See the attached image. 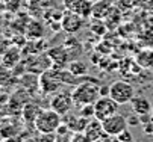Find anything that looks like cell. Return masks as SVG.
<instances>
[{"instance_id": "obj_26", "label": "cell", "mask_w": 153, "mask_h": 142, "mask_svg": "<svg viewBox=\"0 0 153 142\" xmlns=\"http://www.w3.org/2000/svg\"><path fill=\"white\" fill-rule=\"evenodd\" d=\"M9 94H6V92H3L2 89H0V107H3V106H8V103H9Z\"/></svg>"}, {"instance_id": "obj_7", "label": "cell", "mask_w": 153, "mask_h": 142, "mask_svg": "<svg viewBox=\"0 0 153 142\" xmlns=\"http://www.w3.org/2000/svg\"><path fill=\"white\" fill-rule=\"evenodd\" d=\"M61 86H62V82L59 80L55 68H50L42 74H39V91L42 94L53 95L58 91H61Z\"/></svg>"}, {"instance_id": "obj_11", "label": "cell", "mask_w": 153, "mask_h": 142, "mask_svg": "<svg viewBox=\"0 0 153 142\" xmlns=\"http://www.w3.org/2000/svg\"><path fill=\"white\" fill-rule=\"evenodd\" d=\"M64 8L88 18L93 14V0H64Z\"/></svg>"}, {"instance_id": "obj_15", "label": "cell", "mask_w": 153, "mask_h": 142, "mask_svg": "<svg viewBox=\"0 0 153 142\" xmlns=\"http://www.w3.org/2000/svg\"><path fill=\"white\" fill-rule=\"evenodd\" d=\"M62 123L67 124V127H68L73 133H83L90 121H88V118H85V116H82V115L74 116V118L65 115V116H62Z\"/></svg>"}, {"instance_id": "obj_24", "label": "cell", "mask_w": 153, "mask_h": 142, "mask_svg": "<svg viewBox=\"0 0 153 142\" xmlns=\"http://www.w3.org/2000/svg\"><path fill=\"white\" fill-rule=\"evenodd\" d=\"M120 141H123V142H135V138H134V135H132V132L130 130H124V132H121L118 136H117Z\"/></svg>"}, {"instance_id": "obj_33", "label": "cell", "mask_w": 153, "mask_h": 142, "mask_svg": "<svg viewBox=\"0 0 153 142\" xmlns=\"http://www.w3.org/2000/svg\"><path fill=\"white\" fill-rule=\"evenodd\" d=\"M0 2H3V3H6V2H9V0H0Z\"/></svg>"}, {"instance_id": "obj_27", "label": "cell", "mask_w": 153, "mask_h": 142, "mask_svg": "<svg viewBox=\"0 0 153 142\" xmlns=\"http://www.w3.org/2000/svg\"><path fill=\"white\" fill-rule=\"evenodd\" d=\"M2 142H25L23 135H17V136H9V138H3Z\"/></svg>"}, {"instance_id": "obj_19", "label": "cell", "mask_w": 153, "mask_h": 142, "mask_svg": "<svg viewBox=\"0 0 153 142\" xmlns=\"http://www.w3.org/2000/svg\"><path fill=\"white\" fill-rule=\"evenodd\" d=\"M41 109H42V107H39L36 103H30V101H29V103L25 104L23 110H21V116H23V119L26 121V123L33 124L35 119H36V116H38V113L41 112Z\"/></svg>"}, {"instance_id": "obj_34", "label": "cell", "mask_w": 153, "mask_h": 142, "mask_svg": "<svg viewBox=\"0 0 153 142\" xmlns=\"http://www.w3.org/2000/svg\"><path fill=\"white\" fill-rule=\"evenodd\" d=\"M152 115H153V107H152Z\"/></svg>"}, {"instance_id": "obj_2", "label": "cell", "mask_w": 153, "mask_h": 142, "mask_svg": "<svg viewBox=\"0 0 153 142\" xmlns=\"http://www.w3.org/2000/svg\"><path fill=\"white\" fill-rule=\"evenodd\" d=\"M61 124H62V116L56 110L49 107V109H41L33 123V127L38 133H56Z\"/></svg>"}, {"instance_id": "obj_6", "label": "cell", "mask_w": 153, "mask_h": 142, "mask_svg": "<svg viewBox=\"0 0 153 142\" xmlns=\"http://www.w3.org/2000/svg\"><path fill=\"white\" fill-rule=\"evenodd\" d=\"M127 126H129L127 118L120 112H117V113H114L109 118L102 121V127H103L105 133L108 136H111V138H117L121 132H124L127 129Z\"/></svg>"}, {"instance_id": "obj_13", "label": "cell", "mask_w": 153, "mask_h": 142, "mask_svg": "<svg viewBox=\"0 0 153 142\" xmlns=\"http://www.w3.org/2000/svg\"><path fill=\"white\" fill-rule=\"evenodd\" d=\"M112 11H114V8H112L111 0H97V2L93 3L91 17L94 20H103V18H108L109 15H111Z\"/></svg>"}, {"instance_id": "obj_16", "label": "cell", "mask_w": 153, "mask_h": 142, "mask_svg": "<svg viewBox=\"0 0 153 142\" xmlns=\"http://www.w3.org/2000/svg\"><path fill=\"white\" fill-rule=\"evenodd\" d=\"M18 77L15 76L14 70L0 64V89H9L15 83H18Z\"/></svg>"}, {"instance_id": "obj_5", "label": "cell", "mask_w": 153, "mask_h": 142, "mask_svg": "<svg viewBox=\"0 0 153 142\" xmlns=\"http://www.w3.org/2000/svg\"><path fill=\"white\" fill-rule=\"evenodd\" d=\"M73 106H74V101H73L71 91H58L50 98V107L56 110L61 116L68 115Z\"/></svg>"}, {"instance_id": "obj_25", "label": "cell", "mask_w": 153, "mask_h": 142, "mask_svg": "<svg viewBox=\"0 0 153 142\" xmlns=\"http://www.w3.org/2000/svg\"><path fill=\"white\" fill-rule=\"evenodd\" d=\"M11 47V41L8 38L5 36H0V59H2V56L5 54V52Z\"/></svg>"}, {"instance_id": "obj_21", "label": "cell", "mask_w": 153, "mask_h": 142, "mask_svg": "<svg viewBox=\"0 0 153 142\" xmlns=\"http://www.w3.org/2000/svg\"><path fill=\"white\" fill-rule=\"evenodd\" d=\"M74 76H77V77H85V74H86V71H88V68H86V65L82 62V60H77V59H74V60H71V62L68 64V67H67Z\"/></svg>"}, {"instance_id": "obj_9", "label": "cell", "mask_w": 153, "mask_h": 142, "mask_svg": "<svg viewBox=\"0 0 153 142\" xmlns=\"http://www.w3.org/2000/svg\"><path fill=\"white\" fill-rule=\"evenodd\" d=\"M85 20L82 15L73 12V11H68V9H65L64 14H62V18H61V29L64 32H67L70 35H74L77 33L79 30L83 29L85 26Z\"/></svg>"}, {"instance_id": "obj_32", "label": "cell", "mask_w": 153, "mask_h": 142, "mask_svg": "<svg viewBox=\"0 0 153 142\" xmlns=\"http://www.w3.org/2000/svg\"><path fill=\"white\" fill-rule=\"evenodd\" d=\"M25 142H36V139H25Z\"/></svg>"}, {"instance_id": "obj_31", "label": "cell", "mask_w": 153, "mask_h": 142, "mask_svg": "<svg viewBox=\"0 0 153 142\" xmlns=\"http://www.w3.org/2000/svg\"><path fill=\"white\" fill-rule=\"evenodd\" d=\"M108 142H123V141H120L118 138H114V139H109Z\"/></svg>"}, {"instance_id": "obj_30", "label": "cell", "mask_w": 153, "mask_h": 142, "mask_svg": "<svg viewBox=\"0 0 153 142\" xmlns=\"http://www.w3.org/2000/svg\"><path fill=\"white\" fill-rule=\"evenodd\" d=\"M127 124L129 126H138V124H141V118H140V115L138 116H132V118H127Z\"/></svg>"}, {"instance_id": "obj_14", "label": "cell", "mask_w": 153, "mask_h": 142, "mask_svg": "<svg viewBox=\"0 0 153 142\" xmlns=\"http://www.w3.org/2000/svg\"><path fill=\"white\" fill-rule=\"evenodd\" d=\"M18 83H20L21 88L26 89L29 94H33L35 91H39V74L26 71L23 76L20 77Z\"/></svg>"}, {"instance_id": "obj_10", "label": "cell", "mask_w": 153, "mask_h": 142, "mask_svg": "<svg viewBox=\"0 0 153 142\" xmlns=\"http://www.w3.org/2000/svg\"><path fill=\"white\" fill-rule=\"evenodd\" d=\"M47 54L50 56L52 64H53V67H56V68H67L68 64L71 62V54H70L68 49L65 47L64 44L49 49V50H47Z\"/></svg>"}, {"instance_id": "obj_29", "label": "cell", "mask_w": 153, "mask_h": 142, "mask_svg": "<svg viewBox=\"0 0 153 142\" xmlns=\"http://www.w3.org/2000/svg\"><path fill=\"white\" fill-rule=\"evenodd\" d=\"M120 2L124 8H134V6L140 5V0H120Z\"/></svg>"}, {"instance_id": "obj_8", "label": "cell", "mask_w": 153, "mask_h": 142, "mask_svg": "<svg viewBox=\"0 0 153 142\" xmlns=\"http://www.w3.org/2000/svg\"><path fill=\"white\" fill-rule=\"evenodd\" d=\"M23 62L26 65V70L30 71V73H35V74H42L44 71H47L53 67L52 59L47 53L30 54V56H27L26 60H23Z\"/></svg>"}, {"instance_id": "obj_1", "label": "cell", "mask_w": 153, "mask_h": 142, "mask_svg": "<svg viewBox=\"0 0 153 142\" xmlns=\"http://www.w3.org/2000/svg\"><path fill=\"white\" fill-rule=\"evenodd\" d=\"M71 94H73L74 106H77L79 109L86 106V104H94L96 101L102 97L100 85L94 79H83L80 83H77L74 86Z\"/></svg>"}, {"instance_id": "obj_17", "label": "cell", "mask_w": 153, "mask_h": 142, "mask_svg": "<svg viewBox=\"0 0 153 142\" xmlns=\"http://www.w3.org/2000/svg\"><path fill=\"white\" fill-rule=\"evenodd\" d=\"M130 106H132V110H134V113H137V115H149L150 112H152V104H150V101H149V98L147 97H144V95H135L134 98H132V101H130Z\"/></svg>"}, {"instance_id": "obj_12", "label": "cell", "mask_w": 153, "mask_h": 142, "mask_svg": "<svg viewBox=\"0 0 153 142\" xmlns=\"http://www.w3.org/2000/svg\"><path fill=\"white\" fill-rule=\"evenodd\" d=\"M21 56H23V53H21L20 46H11L5 52V54L2 56V59H0V64L6 65L9 68H15L21 62Z\"/></svg>"}, {"instance_id": "obj_28", "label": "cell", "mask_w": 153, "mask_h": 142, "mask_svg": "<svg viewBox=\"0 0 153 142\" xmlns=\"http://www.w3.org/2000/svg\"><path fill=\"white\" fill-rule=\"evenodd\" d=\"M138 6H141L144 9H149V11H153V0H140Z\"/></svg>"}, {"instance_id": "obj_20", "label": "cell", "mask_w": 153, "mask_h": 142, "mask_svg": "<svg viewBox=\"0 0 153 142\" xmlns=\"http://www.w3.org/2000/svg\"><path fill=\"white\" fill-rule=\"evenodd\" d=\"M137 64L143 68H153V52L152 50H143L137 56Z\"/></svg>"}, {"instance_id": "obj_22", "label": "cell", "mask_w": 153, "mask_h": 142, "mask_svg": "<svg viewBox=\"0 0 153 142\" xmlns=\"http://www.w3.org/2000/svg\"><path fill=\"white\" fill-rule=\"evenodd\" d=\"M56 133H39L36 142H56Z\"/></svg>"}, {"instance_id": "obj_23", "label": "cell", "mask_w": 153, "mask_h": 142, "mask_svg": "<svg viewBox=\"0 0 153 142\" xmlns=\"http://www.w3.org/2000/svg\"><path fill=\"white\" fill-rule=\"evenodd\" d=\"M80 115L85 118H94V104H86L83 107H80Z\"/></svg>"}, {"instance_id": "obj_18", "label": "cell", "mask_w": 153, "mask_h": 142, "mask_svg": "<svg viewBox=\"0 0 153 142\" xmlns=\"http://www.w3.org/2000/svg\"><path fill=\"white\" fill-rule=\"evenodd\" d=\"M44 24L39 23L38 20H32V21L26 26V36L29 39H41L44 36Z\"/></svg>"}, {"instance_id": "obj_3", "label": "cell", "mask_w": 153, "mask_h": 142, "mask_svg": "<svg viewBox=\"0 0 153 142\" xmlns=\"http://www.w3.org/2000/svg\"><path fill=\"white\" fill-rule=\"evenodd\" d=\"M109 95H111L120 106L127 104L135 97V86L130 82H127V80H115L114 83L109 85Z\"/></svg>"}, {"instance_id": "obj_4", "label": "cell", "mask_w": 153, "mask_h": 142, "mask_svg": "<svg viewBox=\"0 0 153 142\" xmlns=\"http://www.w3.org/2000/svg\"><path fill=\"white\" fill-rule=\"evenodd\" d=\"M120 104L111 97V95H102L94 103V118L99 119L100 123L103 119L109 118L111 115L118 112Z\"/></svg>"}]
</instances>
